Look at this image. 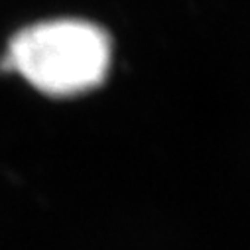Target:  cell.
<instances>
[{"instance_id": "cell-1", "label": "cell", "mask_w": 250, "mask_h": 250, "mask_svg": "<svg viewBox=\"0 0 250 250\" xmlns=\"http://www.w3.org/2000/svg\"><path fill=\"white\" fill-rule=\"evenodd\" d=\"M106 34L81 20H55L16 34L2 65L51 97H71L97 87L108 69Z\"/></svg>"}]
</instances>
